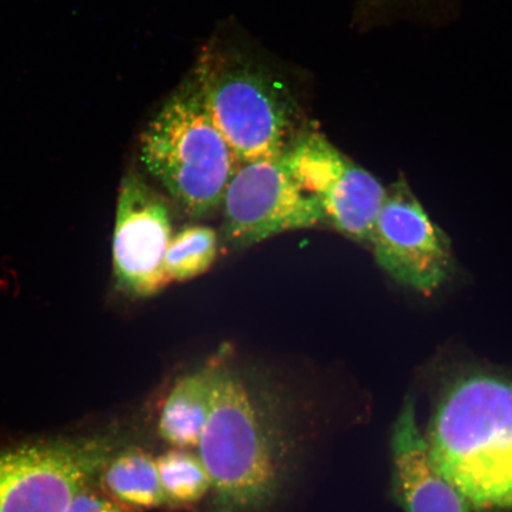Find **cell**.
I'll list each match as a JSON object with an SVG mask.
<instances>
[{"mask_svg": "<svg viewBox=\"0 0 512 512\" xmlns=\"http://www.w3.org/2000/svg\"><path fill=\"white\" fill-rule=\"evenodd\" d=\"M294 451L286 408L228 361L214 360L210 414L197 454L211 479L209 512H265Z\"/></svg>", "mask_w": 512, "mask_h": 512, "instance_id": "obj_1", "label": "cell"}, {"mask_svg": "<svg viewBox=\"0 0 512 512\" xmlns=\"http://www.w3.org/2000/svg\"><path fill=\"white\" fill-rule=\"evenodd\" d=\"M439 471L480 512L512 511V379L466 370L441 390L425 433Z\"/></svg>", "mask_w": 512, "mask_h": 512, "instance_id": "obj_2", "label": "cell"}, {"mask_svg": "<svg viewBox=\"0 0 512 512\" xmlns=\"http://www.w3.org/2000/svg\"><path fill=\"white\" fill-rule=\"evenodd\" d=\"M140 159L185 213L201 217L222 206L239 164L210 117L196 75L146 126Z\"/></svg>", "mask_w": 512, "mask_h": 512, "instance_id": "obj_3", "label": "cell"}, {"mask_svg": "<svg viewBox=\"0 0 512 512\" xmlns=\"http://www.w3.org/2000/svg\"><path fill=\"white\" fill-rule=\"evenodd\" d=\"M196 78L239 165L284 155L296 115L284 83L241 57L210 54L201 60Z\"/></svg>", "mask_w": 512, "mask_h": 512, "instance_id": "obj_4", "label": "cell"}, {"mask_svg": "<svg viewBox=\"0 0 512 512\" xmlns=\"http://www.w3.org/2000/svg\"><path fill=\"white\" fill-rule=\"evenodd\" d=\"M118 450L107 434L0 450V512H66Z\"/></svg>", "mask_w": 512, "mask_h": 512, "instance_id": "obj_5", "label": "cell"}, {"mask_svg": "<svg viewBox=\"0 0 512 512\" xmlns=\"http://www.w3.org/2000/svg\"><path fill=\"white\" fill-rule=\"evenodd\" d=\"M283 160L326 221L352 240L369 242L387 196L379 179L318 131L300 134L286 147Z\"/></svg>", "mask_w": 512, "mask_h": 512, "instance_id": "obj_6", "label": "cell"}, {"mask_svg": "<svg viewBox=\"0 0 512 512\" xmlns=\"http://www.w3.org/2000/svg\"><path fill=\"white\" fill-rule=\"evenodd\" d=\"M222 207L224 240L235 247L326 222L318 203L294 181L283 156L240 164Z\"/></svg>", "mask_w": 512, "mask_h": 512, "instance_id": "obj_7", "label": "cell"}, {"mask_svg": "<svg viewBox=\"0 0 512 512\" xmlns=\"http://www.w3.org/2000/svg\"><path fill=\"white\" fill-rule=\"evenodd\" d=\"M369 243L382 270L416 292L438 290L454 271L450 239L431 220L405 179L387 189Z\"/></svg>", "mask_w": 512, "mask_h": 512, "instance_id": "obj_8", "label": "cell"}, {"mask_svg": "<svg viewBox=\"0 0 512 512\" xmlns=\"http://www.w3.org/2000/svg\"><path fill=\"white\" fill-rule=\"evenodd\" d=\"M172 236L168 201L139 175H126L119 189L113 236L114 277L121 290L146 298L171 284L165 256Z\"/></svg>", "mask_w": 512, "mask_h": 512, "instance_id": "obj_9", "label": "cell"}, {"mask_svg": "<svg viewBox=\"0 0 512 512\" xmlns=\"http://www.w3.org/2000/svg\"><path fill=\"white\" fill-rule=\"evenodd\" d=\"M390 456L393 496L403 512H480L434 464L412 395L395 420Z\"/></svg>", "mask_w": 512, "mask_h": 512, "instance_id": "obj_10", "label": "cell"}, {"mask_svg": "<svg viewBox=\"0 0 512 512\" xmlns=\"http://www.w3.org/2000/svg\"><path fill=\"white\" fill-rule=\"evenodd\" d=\"M214 360L174 383L160 406L157 431L170 447L197 450L210 414Z\"/></svg>", "mask_w": 512, "mask_h": 512, "instance_id": "obj_11", "label": "cell"}, {"mask_svg": "<svg viewBox=\"0 0 512 512\" xmlns=\"http://www.w3.org/2000/svg\"><path fill=\"white\" fill-rule=\"evenodd\" d=\"M98 483L132 512L166 507L156 458L142 448H120L101 471Z\"/></svg>", "mask_w": 512, "mask_h": 512, "instance_id": "obj_12", "label": "cell"}, {"mask_svg": "<svg viewBox=\"0 0 512 512\" xmlns=\"http://www.w3.org/2000/svg\"><path fill=\"white\" fill-rule=\"evenodd\" d=\"M166 507L189 509L209 497L211 479L197 452L170 447L156 458Z\"/></svg>", "mask_w": 512, "mask_h": 512, "instance_id": "obj_13", "label": "cell"}, {"mask_svg": "<svg viewBox=\"0 0 512 512\" xmlns=\"http://www.w3.org/2000/svg\"><path fill=\"white\" fill-rule=\"evenodd\" d=\"M219 238L207 226L185 227L172 236L165 256V272L170 283L200 277L217 258Z\"/></svg>", "mask_w": 512, "mask_h": 512, "instance_id": "obj_14", "label": "cell"}, {"mask_svg": "<svg viewBox=\"0 0 512 512\" xmlns=\"http://www.w3.org/2000/svg\"><path fill=\"white\" fill-rule=\"evenodd\" d=\"M96 483L98 480L80 491L66 512H132L95 486Z\"/></svg>", "mask_w": 512, "mask_h": 512, "instance_id": "obj_15", "label": "cell"}, {"mask_svg": "<svg viewBox=\"0 0 512 512\" xmlns=\"http://www.w3.org/2000/svg\"><path fill=\"white\" fill-rule=\"evenodd\" d=\"M415 2L416 0H408V6L414 4Z\"/></svg>", "mask_w": 512, "mask_h": 512, "instance_id": "obj_16", "label": "cell"}]
</instances>
